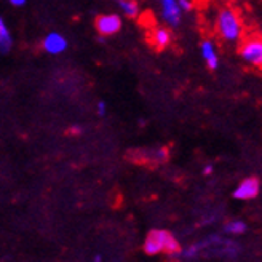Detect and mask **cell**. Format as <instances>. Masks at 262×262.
Returning a JSON list of instances; mask_svg holds the SVG:
<instances>
[{"label":"cell","mask_w":262,"mask_h":262,"mask_svg":"<svg viewBox=\"0 0 262 262\" xmlns=\"http://www.w3.org/2000/svg\"><path fill=\"white\" fill-rule=\"evenodd\" d=\"M213 29L219 40L227 45H238L246 37L245 23L240 13L230 5H224L216 11Z\"/></svg>","instance_id":"6da1fadb"},{"label":"cell","mask_w":262,"mask_h":262,"mask_svg":"<svg viewBox=\"0 0 262 262\" xmlns=\"http://www.w3.org/2000/svg\"><path fill=\"white\" fill-rule=\"evenodd\" d=\"M238 56L245 66L262 72V34L253 32L238 43Z\"/></svg>","instance_id":"7a4b0ae2"},{"label":"cell","mask_w":262,"mask_h":262,"mask_svg":"<svg viewBox=\"0 0 262 262\" xmlns=\"http://www.w3.org/2000/svg\"><path fill=\"white\" fill-rule=\"evenodd\" d=\"M179 243L166 230H152L146 243H144V251L147 254H157L160 251H165L168 254H176L179 253Z\"/></svg>","instance_id":"3957f363"},{"label":"cell","mask_w":262,"mask_h":262,"mask_svg":"<svg viewBox=\"0 0 262 262\" xmlns=\"http://www.w3.org/2000/svg\"><path fill=\"white\" fill-rule=\"evenodd\" d=\"M123 19L119 13H104V15L96 16L95 19V29L101 37H112L122 31Z\"/></svg>","instance_id":"277c9868"},{"label":"cell","mask_w":262,"mask_h":262,"mask_svg":"<svg viewBox=\"0 0 262 262\" xmlns=\"http://www.w3.org/2000/svg\"><path fill=\"white\" fill-rule=\"evenodd\" d=\"M160 5V19L165 23V26L171 29L179 28L182 21V11L178 0H159Z\"/></svg>","instance_id":"5b68a950"},{"label":"cell","mask_w":262,"mask_h":262,"mask_svg":"<svg viewBox=\"0 0 262 262\" xmlns=\"http://www.w3.org/2000/svg\"><path fill=\"white\" fill-rule=\"evenodd\" d=\"M68 47H69L68 38L61 32H48L42 40V50L47 55H51V56L64 53V51L68 50Z\"/></svg>","instance_id":"8992f818"},{"label":"cell","mask_w":262,"mask_h":262,"mask_svg":"<svg viewBox=\"0 0 262 262\" xmlns=\"http://www.w3.org/2000/svg\"><path fill=\"white\" fill-rule=\"evenodd\" d=\"M149 42L157 51L166 50L173 42L171 28H168V26H155L149 32Z\"/></svg>","instance_id":"52a82bcc"},{"label":"cell","mask_w":262,"mask_h":262,"mask_svg":"<svg viewBox=\"0 0 262 262\" xmlns=\"http://www.w3.org/2000/svg\"><path fill=\"white\" fill-rule=\"evenodd\" d=\"M200 56L205 61L206 68L209 71H216L219 68V53H217V47L214 40L211 38H205L200 43Z\"/></svg>","instance_id":"ba28073f"},{"label":"cell","mask_w":262,"mask_h":262,"mask_svg":"<svg viewBox=\"0 0 262 262\" xmlns=\"http://www.w3.org/2000/svg\"><path fill=\"white\" fill-rule=\"evenodd\" d=\"M260 189V182L257 178H246L245 181L240 182V186L235 189L233 196L235 199H240V200H248V199H254L259 193Z\"/></svg>","instance_id":"9c48e42d"},{"label":"cell","mask_w":262,"mask_h":262,"mask_svg":"<svg viewBox=\"0 0 262 262\" xmlns=\"http://www.w3.org/2000/svg\"><path fill=\"white\" fill-rule=\"evenodd\" d=\"M13 48V35L4 18H0V51L2 55H8Z\"/></svg>","instance_id":"30bf717a"},{"label":"cell","mask_w":262,"mask_h":262,"mask_svg":"<svg viewBox=\"0 0 262 262\" xmlns=\"http://www.w3.org/2000/svg\"><path fill=\"white\" fill-rule=\"evenodd\" d=\"M120 5V11L122 15L128 19H136L139 16V4L138 0H122V2L119 4Z\"/></svg>","instance_id":"8fae6325"},{"label":"cell","mask_w":262,"mask_h":262,"mask_svg":"<svg viewBox=\"0 0 262 262\" xmlns=\"http://www.w3.org/2000/svg\"><path fill=\"white\" fill-rule=\"evenodd\" d=\"M245 229H246V226L243 224L242 221L229 222L227 227H226V230H227V232H232V233H242V232H245Z\"/></svg>","instance_id":"7c38bea8"},{"label":"cell","mask_w":262,"mask_h":262,"mask_svg":"<svg viewBox=\"0 0 262 262\" xmlns=\"http://www.w3.org/2000/svg\"><path fill=\"white\" fill-rule=\"evenodd\" d=\"M179 2V7L184 13H189L195 8V0H178Z\"/></svg>","instance_id":"4fadbf2b"},{"label":"cell","mask_w":262,"mask_h":262,"mask_svg":"<svg viewBox=\"0 0 262 262\" xmlns=\"http://www.w3.org/2000/svg\"><path fill=\"white\" fill-rule=\"evenodd\" d=\"M96 114L99 117H104L107 114V102H104V101H98L96 104Z\"/></svg>","instance_id":"5bb4252c"},{"label":"cell","mask_w":262,"mask_h":262,"mask_svg":"<svg viewBox=\"0 0 262 262\" xmlns=\"http://www.w3.org/2000/svg\"><path fill=\"white\" fill-rule=\"evenodd\" d=\"M82 126H78V125H74L72 128H69V133H72V135H80L82 133Z\"/></svg>","instance_id":"9a60e30c"},{"label":"cell","mask_w":262,"mask_h":262,"mask_svg":"<svg viewBox=\"0 0 262 262\" xmlns=\"http://www.w3.org/2000/svg\"><path fill=\"white\" fill-rule=\"evenodd\" d=\"M7 2L13 7H23L26 4V0H7Z\"/></svg>","instance_id":"2e32d148"},{"label":"cell","mask_w":262,"mask_h":262,"mask_svg":"<svg viewBox=\"0 0 262 262\" xmlns=\"http://www.w3.org/2000/svg\"><path fill=\"white\" fill-rule=\"evenodd\" d=\"M211 173H213V166L211 165H208V166L203 168V174H211Z\"/></svg>","instance_id":"e0dca14e"},{"label":"cell","mask_w":262,"mask_h":262,"mask_svg":"<svg viewBox=\"0 0 262 262\" xmlns=\"http://www.w3.org/2000/svg\"><path fill=\"white\" fill-rule=\"evenodd\" d=\"M98 42H99V43H104V42H106V37H101V35H99V37H98Z\"/></svg>","instance_id":"ac0fdd59"},{"label":"cell","mask_w":262,"mask_h":262,"mask_svg":"<svg viewBox=\"0 0 262 262\" xmlns=\"http://www.w3.org/2000/svg\"><path fill=\"white\" fill-rule=\"evenodd\" d=\"M114 2H117V4H120V2H122V0H114Z\"/></svg>","instance_id":"d6986e66"},{"label":"cell","mask_w":262,"mask_h":262,"mask_svg":"<svg viewBox=\"0 0 262 262\" xmlns=\"http://www.w3.org/2000/svg\"><path fill=\"white\" fill-rule=\"evenodd\" d=\"M260 34H262V32H260Z\"/></svg>","instance_id":"ffe728a7"}]
</instances>
